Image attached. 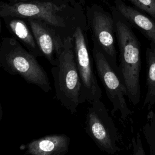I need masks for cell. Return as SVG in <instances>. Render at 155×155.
<instances>
[{"label": "cell", "mask_w": 155, "mask_h": 155, "mask_svg": "<svg viewBox=\"0 0 155 155\" xmlns=\"http://www.w3.org/2000/svg\"><path fill=\"white\" fill-rule=\"evenodd\" d=\"M0 17L42 21L54 27L65 39L73 37L78 26L88 27L85 18L66 5L38 0L14 4L0 2Z\"/></svg>", "instance_id": "1"}, {"label": "cell", "mask_w": 155, "mask_h": 155, "mask_svg": "<svg viewBox=\"0 0 155 155\" xmlns=\"http://www.w3.org/2000/svg\"><path fill=\"white\" fill-rule=\"evenodd\" d=\"M115 31L119 76L126 87L129 101L136 106L140 102L141 97L140 44L128 22L121 19L115 20Z\"/></svg>", "instance_id": "2"}, {"label": "cell", "mask_w": 155, "mask_h": 155, "mask_svg": "<svg viewBox=\"0 0 155 155\" xmlns=\"http://www.w3.org/2000/svg\"><path fill=\"white\" fill-rule=\"evenodd\" d=\"M0 66L8 73L19 75L27 83L38 86L45 93L51 90L48 74L36 56L15 38L4 37L1 39Z\"/></svg>", "instance_id": "3"}, {"label": "cell", "mask_w": 155, "mask_h": 155, "mask_svg": "<svg viewBox=\"0 0 155 155\" xmlns=\"http://www.w3.org/2000/svg\"><path fill=\"white\" fill-rule=\"evenodd\" d=\"M51 72L56 99L71 113H76L82 104L81 82L75 60L73 37L65 39L57 64L52 66Z\"/></svg>", "instance_id": "4"}, {"label": "cell", "mask_w": 155, "mask_h": 155, "mask_svg": "<svg viewBox=\"0 0 155 155\" xmlns=\"http://www.w3.org/2000/svg\"><path fill=\"white\" fill-rule=\"evenodd\" d=\"M85 131L101 150L111 154L121 150L118 129L101 99L90 104L85 117Z\"/></svg>", "instance_id": "5"}, {"label": "cell", "mask_w": 155, "mask_h": 155, "mask_svg": "<svg viewBox=\"0 0 155 155\" xmlns=\"http://www.w3.org/2000/svg\"><path fill=\"white\" fill-rule=\"evenodd\" d=\"M92 57L98 77L112 104L111 114L119 113L120 119L125 121L133 112L127 104V91L121 78L94 43H93Z\"/></svg>", "instance_id": "6"}, {"label": "cell", "mask_w": 155, "mask_h": 155, "mask_svg": "<svg viewBox=\"0 0 155 155\" xmlns=\"http://www.w3.org/2000/svg\"><path fill=\"white\" fill-rule=\"evenodd\" d=\"M87 29L88 27L78 26L73 39L75 60L81 82V102L91 104L101 99L102 93L93 69V59L90 53L86 33Z\"/></svg>", "instance_id": "7"}, {"label": "cell", "mask_w": 155, "mask_h": 155, "mask_svg": "<svg viewBox=\"0 0 155 155\" xmlns=\"http://www.w3.org/2000/svg\"><path fill=\"white\" fill-rule=\"evenodd\" d=\"M87 21L91 30L93 43L99 47L110 64L119 74L115 20L106 12L94 10L88 13Z\"/></svg>", "instance_id": "8"}, {"label": "cell", "mask_w": 155, "mask_h": 155, "mask_svg": "<svg viewBox=\"0 0 155 155\" xmlns=\"http://www.w3.org/2000/svg\"><path fill=\"white\" fill-rule=\"evenodd\" d=\"M26 19L42 55L52 66L56 65L66 39L54 27L42 21L32 18Z\"/></svg>", "instance_id": "9"}, {"label": "cell", "mask_w": 155, "mask_h": 155, "mask_svg": "<svg viewBox=\"0 0 155 155\" xmlns=\"http://www.w3.org/2000/svg\"><path fill=\"white\" fill-rule=\"evenodd\" d=\"M70 137L64 134L47 135L34 139L20 148L30 155H64L69 148Z\"/></svg>", "instance_id": "10"}, {"label": "cell", "mask_w": 155, "mask_h": 155, "mask_svg": "<svg viewBox=\"0 0 155 155\" xmlns=\"http://www.w3.org/2000/svg\"><path fill=\"white\" fill-rule=\"evenodd\" d=\"M116 8L125 21L137 28L149 41L155 44V19L127 5L119 0L115 1Z\"/></svg>", "instance_id": "11"}, {"label": "cell", "mask_w": 155, "mask_h": 155, "mask_svg": "<svg viewBox=\"0 0 155 155\" xmlns=\"http://www.w3.org/2000/svg\"><path fill=\"white\" fill-rule=\"evenodd\" d=\"M9 30L27 50L37 56H43L40 51L32 31L22 18L11 17L4 18Z\"/></svg>", "instance_id": "12"}, {"label": "cell", "mask_w": 155, "mask_h": 155, "mask_svg": "<svg viewBox=\"0 0 155 155\" xmlns=\"http://www.w3.org/2000/svg\"><path fill=\"white\" fill-rule=\"evenodd\" d=\"M147 62L146 87L147 92L143 107L151 109L155 104V44L150 42L145 52Z\"/></svg>", "instance_id": "13"}, {"label": "cell", "mask_w": 155, "mask_h": 155, "mask_svg": "<svg viewBox=\"0 0 155 155\" xmlns=\"http://www.w3.org/2000/svg\"><path fill=\"white\" fill-rule=\"evenodd\" d=\"M143 136L148 143L150 153L155 155V111L150 110L146 118V122L142 128Z\"/></svg>", "instance_id": "14"}, {"label": "cell", "mask_w": 155, "mask_h": 155, "mask_svg": "<svg viewBox=\"0 0 155 155\" xmlns=\"http://www.w3.org/2000/svg\"><path fill=\"white\" fill-rule=\"evenodd\" d=\"M139 9L155 18V0H129Z\"/></svg>", "instance_id": "15"}, {"label": "cell", "mask_w": 155, "mask_h": 155, "mask_svg": "<svg viewBox=\"0 0 155 155\" xmlns=\"http://www.w3.org/2000/svg\"><path fill=\"white\" fill-rule=\"evenodd\" d=\"M131 145H132V153L133 155H144L145 152L144 151L141 137L139 132L136 133V135L133 137L131 139Z\"/></svg>", "instance_id": "16"}, {"label": "cell", "mask_w": 155, "mask_h": 155, "mask_svg": "<svg viewBox=\"0 0 155 155\" xmlns=\"http://www.w3.org/2000/svg\"><path fill=\"white\" fill-rule=\"evenodd\" d=\"M9 3H19V2H27L30 1L31 0H7ZM35 1V0H33Z\"/></svg>", "instance_id": "17"}, {"label": "cell", "mask_w": 155, "mask_h": 155, "mask_svg": "<svg viewBox=\"0 0 155 155\" xmlns=\"http://www.w3.org/2000/svg\"><path fill=\"white\" fill-rule=\"evenodd\" d=\"M2 115H3V111H2V105L1 104V102H0V122L2 120Z\"/></svg>", "instance_id": "18"}, {"label": "cell", "mask_w": 155, "mask_h": 155, "mask_svg": "<svg viewBox=\"0 0 155 155\" xmlns=\"http://www.w3.org/2000/svg\"><path fill=\"white\" fill-rule=\"evenodd\" d=\"M65 1H66V2H71V3H73V2H74V0H64Z\"/></svg>", "instance_id": "19"}]
</instances>
